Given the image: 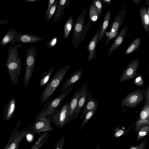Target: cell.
I'll list each match as a JSON object with an SVG mask.
<instances>
[{
  "instance_id": "6da1fadb",
  "label": "cell",
  "mask_w": 149,
  "mask_h": 149,
  "mask_svg": "<svg viewBox=\"0 0 149 149\" xmlns=\"http://www.w3.org/2000/svg\"><path fill=\"white\" fill-rule=\"evenodd\" d=\"M22 46L20 44L13 46H10L8 51L6 65L12 83L15 85L18 83L19 76L21 72V58L17 50Z\"/></svg>"
},
{
  "instance_id": "681fc988",
  "label": "cell",
  "mask_w": 149,
  "mask_h": 149,
  "mask_svg": "<svg viewBox=\"0 0 149 149\" xmlns=\"http://www.w3.org/2000/svg\"><path fill=\"white\" fill-rule=\"evenodd\" d=\"M146 3H147V5H148V6H149V0H146Z\"/></svg>"
},
{
  "instance_id": "7402d4cb",
  "label": "cell",
  "mask_w": 149,
  "mask_h": 149,
  "mask_svg": "<svg viewBox=\"0 0 149 149\" xmlns=\"http://www.w3.org/2000/svg\"><path fill=\"white\" fill-rule=\"evenodd\" d=\"M142 23L146 34L149 33V15L147 12V8L145 7L141 8L139 10Z\"/></svg>"
},
{
  "instance_id": "f907efd6",
  "label": "cell",
  "mask_w": 149,
  "mask_h": 149,
  "mask_svg": "<svg viewBox=\"0 0 149 149\" xmlns=\"http://www.w3.org/2000/svg\"><path fill=\"white\" fill-rule=\"evenodd\" d=\"M93 149H100V148L99 146L98 145L97 146L96 148H95Z\"/></svg>"
},
{
  "instance_id": "52a82bcc",
  "label": "cell",
  "mask_w": 149,
  "mask_h": 149,
  "mask_svg": "<svg viewBox=\"0 0 149 149\" xmlns=\"http://www.w3.org/2000/svg\"><path fill=\"white\" fill-rule=\"evenodd\" d=\"M73 88L71 86L67 90L62 91L57 97L47 103L45 107L42 109L36 118L47 117L52 113L61 103L63 100L70 92Z\"/></svg>"
},
{
  "instance_id": "4316f807",
  "label": "cell",
  "mask_w": 149,
  "mask_h": 149,
  "mask_svg": "<svg viewBox=\"0 0 149 149\" xmlns=\"http://www.w3.org/2000/svg\"><path fill=\"white\" fill-rule=\"evenodd\" d=\"M141 110L137 120H148L149 119V103L145 102Z\"/></svg>"
},
{
  "instance_id": "f546056e",
  "label": "cell",
  "mask_w": 149,
  "mask_h": 149,
  "mask_svg": "<svg viewBox=\"0 0 149 149\" xmlns=\"http://www.w3.org/2000/svg\"><path fill=\"white\" fill-rule=\"evenodd\" d=\"M89 19L91 22H95L99 19L98 11L95 6L91 3L89 11Z\"/></svg>"
},
{
  "instance_id": "7c38bea8",
  "label": "cell",
  "mask_w": 149,
  "mask_h": 149,
  "mask_svg": "<svg viewBox=\"0 0 149 149\" xmlns=\"http://www.w3.org/2000/svg\"><path fill=\"white\" fill-rule=\"evenodd\" d=\"M83 69H79L72 73L62 85L60 91L67 89L78 82L82 78Z\"/></svg>"
},
{
  "instance_id": "1f68e13d",
  "label": "cell",
  "mask_w": 149,
  "mask_h": 149,
  "mask_svg": "<svg viewBox=\"0 0 149 149\" xmlns=\"http://www.w3.org/2000/svg\"><path fill=\"white\" fill-rule=\"evenodd\" d=\"M147 125H149V120H137L135 123V127L134 131L137 134L142 127Z\"/></svg>"
},
{
  "instance_id": "4fadbf2b",
  "label": "cell",
  "mask_w": 149,
  "mask_h": 149,
  "mask_svg": "<svg viewBox=\"0 0 149 149\" xmlns=\"http://www.w3.org/2000/svg\"><path fill=\"white\" fill-rule=\"evenodd\" d=\"M102 26V25L100 26L96 34L87 47V49L89 53V56L87 59L88 61H92L96 57V46Z\"/></svg>"
},
{
  "instance_id": "b9f144b4",
  "label": "cell",
  "mask_w": 149,
  "mask_h": 149,
  "mask_svg": "<svg viewBox=\"0 0 149 149\" xmlns=\"http://www.w3.org/2000/svg\"><path fill=\"white\" fill-rule=\"evenodd\" d=\"M47 140V139H45L42 142H41L40 144L37 146L33 148H30V149H40V148L42 147L44 145Z\"/></svg>"
},
{
  "instance_id": "ba28073f",
  "label": "cell",
  "mask_w": 149,
  "mask_h": 149,
  "mask_svg": "<svg viewBox=\"0 0 149 149\" xmlns=\"http://www.w3.org/2000/svg\"><path fill=\"white\" fill-rule=\"evenodd\" d=\"M54 130L49 120L47 117L36 118L33 124L30 128L31 133L33 135L41 132L52 131Z\"/></svg>"
},
{
  "instance_id": "ee69618b",
  "label": "cell",
  "mask_w": 149,
  "mask_h": 149,
  "mask_svg": "<svg viewBox=\"0 0 149 149\" xmlns=\"http://www.w3.org/2000/svg\"><path fill=\"white\" fill-rule=\"evenodd\" d=\"M102 1L107 5H111L112 1L111 0H102Z\"/></svg>"
},
{
  "instance_id": "74e56055",
  "label": "cell",
  "mask_w": 149,
  "mask_h": 149,
  "mask_svg": "<svg viewBox=\"0 0 149 149\" xmlns=\"http://www.w3.org/2000/svg\"><path fill=\"white\" fill-rule=\"evenodd\" d=\"M65 142L64 135L62 136L61 138L56 142L55 149H63Z\"/></svg>"
},
{
  "instance_id": "ab89813d",
  "label": "cell",
  "mask_w": 149,
  "mask_h": 149,
  "mask_svg": "<svg viewBox=\"0 0 149 149\" xmlns=\"http://www.w3.org/2000/svg\"><path fill=\"white\" fill-rule=\"evenodd\" d=\"M55 1L56 0H50L48 2L47 9L45 14L44 21L45 22H47L49 11L52 7L53 6Z\"/></svg>"
},
{
  "instance_id": "8fae6325",
  "label": "cell",
  "mask_w": 149,
  "mask_h": 149,
  "mask_svg": "<svg viewBox=\"0 0 149 149\" xmlns=\"http://www.w3.org/2000/svg\"><path fill=\"white\" fill-rule=\"evenodd\" d=\"M127 10L126 6L122 7L112 22L109 32L112 33H118L124 21Z\"/></svg>"
},
{
  "instance_id": "e575fe53",
  "label": "cell",
  "mask_w": 149,
  "mask_h": 149,
  "mask_svg": "<svg viewBox=\"0 0 149 149\" xmlns=\"http://www.w3.org/2000/svg\"><path fill=\"white\" fill-rule=\"evenodd\" d=\"M133 83L136 86L143 87L144 83L141 74H137L136 78L133 81Z\"/></svg>"
},
{
  "instance_id": "d590c367",
  "label": "cell",
  "mask_w": 149,
  "mask_h": 149,
  "mask_svg": "<svg viewBox=\"0 0 149 149\" xmlns=\"http://www.w3.org/2000/svg\"><path fill=\"white\" fill-rule=\"evenodd\" d=\"M58 3V0H56L53 6L50 10L48 16L47 22H48L54 15L56 10Z\"/></svg>"
},
{
  "instance_id": "d6986e66",
  "label": "cell",
  "mask_w": 149,
  "mask_h": 149,
  "mask_svg": "<svg viewBox=\"0 0 149 149\" xmlns=\"http://www.w3.org/2000/svg\"><path fill=\"white\" fill-rule=\"evenodd\" d=\"M98 104V101L94 99L92 96L91 93H89L84 105V109L80 116L81 119L84 117L88 111L92 109Z\"/></svg>"
},
{
  "instance_id": "7bdbcfd3",
  "label": "cell",
  "mask_w": 149,
  "mask_h": 149,
  "mask_svg": "<svg viewBox=\"0 0 149 149\" xmlns=\"http://www.w3.org/2000/svg\"><path fill=\"white\" fill-rule=\"evenodd\" d=\"M146 91V93L145 99L146 100V102L149 103V87L148 85V88Z\"/></svg>"
},
{
  "instance_id": "f1b7e54d",
  "label": "cell",
  "mask_w": 149,
  "mask_h": 149,
  "mask_svg": "<svg viewBox=\"0 0 149 149\" xmlns=\"http://www.w3.org/2000/svg\"><path fill=\"white\" fill-rule=\"evenodd\" d=\"M97 105H95L92 109L86 113L84 117V119L79 130H81L85 124L95 115L97 110Z\"/></svg>"
},
{
  "instance_id": "e0dca14e",
  "label": "cell",
  "mask_w": 149,
  "mask_h": 149,
  "mask_svg": "<svg viewBox=\"0 0 149 149\" xmlns=\"http://www.w3.org/2000/svg\"><path fill=\"white\" fill-rule=\"evenodd\" d=\"M70 0H58L57 6L54 15V22L58 21L63 16L64 9L67 7L70 3Z\"/></svg>"
},
{
  "instance_id": "5bb4252c",
  "label": "cell",
  "mask_w": 149,
  "mask_h": 149,
  "mask_svg": "<svg viewBox=\"0 0 149 149\" xmlns=\"http://www.w3.org/2000/svg\"><path fill=\"white\" fill-rule=\"evenodd\" d=\"M16 101L12 98L5 104L3 111L4 119L6 121L9 120L13 116L16 107Z\"/></svg>"
},
{
  "instance_id": "277c9868",
  "label": "cell",
  "mask_w": 149,
  "mask_h": 149,
  "mask_svg": "<svg viewBox=\"0 0 149 149\" xmlns=\"http://www.w3.org/2000/svg\"><path fill=\"white\" fill-rule=\"evenodd\" d=\"M36 50L34 46L27 48L25 63V71L24 79L25 88L28 86L33 73L36 59Z\"/></svg>"
},
{
  "instance_id": "8992f818",
  "label": "cell",
  "mask_w": 149,
  "mask_h": 149,
  "mask_svg": "<svg viewBox=\"0 0 149 149\" xmlns=\"http://www.w3.org/2000/svg\"><path fill=\"white\" fill-rule=\"evenodd\" d=\"M146 91L140 89L134 90L128 93L121 102V107L130 109L136 107L145 98Z\"/></svg>"
},
{
  "instance_id": "836d02e7",
  "label": "cell",
  "mask_w": 149,
  "mask_h": 149,
  "mask_svg": "<svg viewBox=\"0 0 149 149\" xmlns=\"http://www.w3.org/2000/svg\"><path fill=\"white\" fill-rule=\"evenodd\" d=\"M92 3L97 9L99 18L101 15L103 8V5L102 1L101 0H94L93 1Z\"/></svg>"
},
{
  "instance_id": "30bf717a",
  "label": "cell",
  "mask_w": 149,
  "mask_h": 149,
  "mask_svg": "<svg viewBox=\"0 0 149 149\" xmlns=\"http://www.w3.org/2000/svg\"><path fill=\"white\" fill-rule=\"evenodd\" d=\"M88 85L84 84L79 89L80 93L78 103L75 110L71 118V120L75 119L79 115L87 97L89 91L87 89Z\"/></svg>"
},
{
  "instance_id": "bcb514c9",
  "label": "cell",
  "mask_w": 149,
  "mask_h": 149,
  "mask_svg": "<svg viewBox=\"0 0 149 149\" xmlns=\"http://www.w3.org/2000/svg\"><path fill=\"white\" fill-rule=\"evenodd\" d=\"M26 3L34 2L40 0H24Z\"/></svg>"
},
{
  "instance_id": "9c48e42d",
  "label": "cell",
  "mask_w": 149,
  "mask_h": 149,
  "mask_svg": "<svg viewBox=\"0 0 149 149\" xmlns=\"http://www.w3.org/2000/svg\"><path fill=\"white\" fill-rule=\"evenodd\" d=\"M139 64V61L138 59L130 61L123 71L120 77L119 81L123 83L136 77L137 74L136 72Z\"/></svg>"
},
{
  "instance_id": "83f0119b",
  "label": "cell",
  "mask_w": 149,
  "mask_h": 149,
  "mask_svg": "<svg viewBox=\"0 0 149 149\" xmlns=\"http://www.w3.org/2000/svg\"><path fill=\"white\" fill-rule=\"evenodd\" d=\"M54 68V67H53L49 70L45 71L40 81V86H43L48 83Z\"/></svg>"
},
{
  "instance_id": "5b68a950",
  "label": "cell",
  "mask_w": 149,
  "mask_h": 149,
  "mask_svg": "<svg viewBox=\"0 0 149 149\" xmlns=\"http://www.w3.org/2000/svg\"><path fill=\"white\" fill-rule=\"evenodd\" d=\"M61 103L55 110L47 117L50 122L52 123L58 128L63 127L68 123V103H65L61 108H58L62 104Z\"/></svg>"
},
{
  "instance_id": "603a6c76",
  "label": "cell",
  "mask_w": 149,
  "mask_h": 149,
  "mask_svg": "<svg viewBox=\"0 0 149 149\" xmlns=\"http://www.w3.org/2000/svg\"><path fill=\"white\" fill-rule=\"evenodd\" d=\"M111 15V10H109L104 15V21L102 26L97 43L102 40L104 36L110 20Z\"/></svg>"
},
{
  "instance_id": "816d5d0a",
  "label": "cell",
  "mask_w": 149,
  "mask_h": 149,
  "mask_svg": "<svg viewBox=\"0 0 149 149\" xmlns=\"http://www.w3.org/2000/svg\"><path fill=\"white\" fill-rule=\"evenodd\" d=\"M79 149H83V148H82Z\"/></svg>"
},
{
  "instance_id": "60d3db41",
  "label": "cell",
  "mask_w": 149,
  "mask_h": 149,
  "mask_svg": "<svg viewBox=\"0 0 149 149\" xmlns=\"http://www.w3.org/2000/svg\"><path fill=\"white\" fill-rule=\"evenodd\" d=\"M16 134H15V133L13 132L12 134L10 136V138L8 141V142L5 148L4 149H8L10 145L12 143L13 140L14 136Z\"/></svg>"
},
{
  "instance_id": "7dc6e473",
  "label": "cell",
  "mask_w": 149,
  "mask_h": 149,
  "mask_svg": "<svg viewBox=\"0 0 149 149\" xmlns=\"http://www.w3.org/2000/svg\"><path fill=\"white\" fill-rule=\"evenodd\" d=\"M141 1L140 0H132L134 4L136 5H138Z\"/></svg>"
},
{
  "instance_id": "9a60e30c",
  "label": "cell",
  "mask_w": 149,
  "mask_h": 149,
  "mask_svg": "<svg viewBox=\"0 0 149 149\" xmlns=\"http://www.w3.org/2000/svg\"><path fill=\"white\" fill-rule=\"evenodd\" d=\"M45 38L27 34L17 33L16 41L22 44L34 43L44 40Z\"/></svg>"
},
{
  "instance_id": "4dcf8cb0",
  "label": "cell",
  "mask_w": 149,
  "mask_h": 149,
  "mask_svg": "<svg viewBox=\"0 0 149 149\" xmlns=\"http://www.w3.org/2000/svg\"><path fill=\"white\" fill-rule=\"evenodd\" d=\"M149 132V125L145 126L141 128L137 134L136 141L141 140L144 138Z\"/></svg>"
},
{
  "instance_id": "d6a6232c",
  "label": "cell",
  "mask_w": 149,
  "mask_h": 149,
  "mask_svg": "<svg viewBox=\"0 0 149 149\" xmlns=\"http://www.w3.org/2000/svg\"><path fill=\"white\" fill-rule=\"evenodd\" d=\"M49 136V133L48 132H44L42 133L31 148H33L37 146L45 139H48Z\"/></svg>"
},
{
  "instance_id": "c3c4849f",
  "label": "cell",
  "mask_w": 149,
  "mask_h": 149,
  "mask_svg": "<svg viewBox=\"0 0 149 149\" xmlns=\"http://www.w3.org/2000/svg\"><path fill=\"white\" fill-rule=\"evenodd\" d=\"M147 12L148 15H149V6H148V7L147 8Z\"/></svg>"
},
{
  "instance_id": "d4e9b609",
  "label": "cell",
  "mask_w": 149,
  "mask_h": 149,
  "mask_svg": "<svg viewBox=\"0 0 149 149\" xmlns=\"http://www.w3.org/2000/svg\"><path fill=\"white\" fill-rule=\"evenodd\" d=\"M74 23V19L72 16H71L66 22L64 26V37L65 40H67L68 38Z\"/></svg>"
},
{
  "instance_id": "8d00e7d4",
  "label": "cell",
  "mask_w": 149,
  "mask_h": 149,
  "mask_svg": "<svg viewBox=\"0 0 149 149\" xmlns=\"http://www.w3.org/2000/svg\"><path fill=\"white\" fill-rule=\"evenodd\" d=\"M137 146H130L129 149H145L147 145L146 138V137Z\"/></svg>"
},
{
  "instance_id": "7a4b0ae2",
  "label": "cell",
  "mask_w": 149,
  "mask_h": 149,
  "mask_svg": "<svg viewBox=\"0 0 149 149\" xmlns=\"http://www.w3.org/2000/svg\"><path fill=\"white\" fill-rule=\"evenodd\" d=\"M87 10V9L84 8L74 23L72 43L73 47L76 49L84 41L91 26V22L90 19L86 25H84Z\"/></svg>"
},
{
  "instance_id": "2e32d148",
  "label": "cell",
  "mask_w": 149,
  "mask_h": 149,
  "mask_svg": "<svg viewBox=\"0 0 149 149\" xmlns=\"http://www.w3.org/2000/svg\"><path fill=\"white\" fill-rule=\"evenodd\" d=\"M127 27V25L125 26L119 32L109 50L107 54L108 56L110 55L113 51L117 49L122 44L126 36Z\"/></svg>"
},
{
  "instance_id": "484cf974",
  "label": "cell",
  "mask_w": 149,
  "mask_h": 149,
  "mask_svg": "<svg viewBox=\"0 0 149 149\" xmlns=\"http://www.w3.org/2000/svg\"><path fill=\"white\" fill-rule=\"evenodd\" d=\"M135 125V123L128 129L126 130L120 129L119 125L116 126L113 131V137L116 138H119L123 136L127 133Z\"/></svg>"
},
{
  "instance_id": "44dd1931",
  "label": "cell",
  "mask_w": 149,
  "mask_h": 149,
  "mask_svg": "<svg viewBox=\"0 0 149 149\" xmlns=\"http://www.w3.org/2000/svg\"><path fill=\"white\" fill-rule=\"evenodd\" d=\"M31 124L26 129L24 130L19 134H16L13 141L8 149H17L20 142L24 137L27 134L31 133L30 128Z\"/></svg>"
},
{
  "instance_id": "f35d334b",
  "label": "cell",
  "mask_w": 149,
  "mask_h": 149,
  "mask_svg": "<svg viewBox=\"0 0 149 149\" xmlns=\"http://www.w3.org/2000/svg\"><path fill=\"white\" fill-rule=\"evenodd\" d=\"M58 37L56 36H55L48 42L47 44V45L49 47L52 48L56 45Z\"/></svg>"
},
{
  "instance_id": "cb8c5ba5",
  "label": "cell",
  "mask_w": 149,
  "mask_h": 149,
  "mask_svg": "<svg viewBox=\"0 0 149 149\" xmlns=\"http://www.w3.org/2000/svg\"><path fill=\"white\" fill-rule=\"evenodd\" d=\"M141 39L139 37L133 40L127 48L125 54V55L131 54L137 49L141 44Z\"/></svg>"
},
{
  "instance_id": "f6af8a7d",
  "label": "cell",
  "mask_w": 149,
  "mask_h": 149,
  "mask_svg": "<svg viewBox=\"0 0 149 149\" xmlns=\"http://www.w3.org/2000/svg\"><path fill=\"white\" fill-rule=\"evenodd\" d=\"M9 22V20H0V24H6Z\"/></svg>"
},
{
  "instance_id": "3957f363",
  "label": "cell",
  "mask_w": 149,
  "mask_h": 149,
  "mask_svg": "<svg viewBox=\"0 0 149 149\" xmlns=\"http://www.w3.org/2000/svg\"><path fill=\"white\" fill-rule=\"evenodd\" d=\"M70 66V65H68L62 67L56 73L48 83L41 96V104L44 103L53 94L65 76Z\"/></svg>"
},
{
  "instance_id": "ac0fdd59",
  "label": "cell",
  "mask_w": 149,
  "mask_h": 149,
  "mask_svg": "<svg viewBox=\"0 0 149 149\" xmlns=\"http://www.w3.org/2000/svg\"><path fill=\"white\" fill-rule=\"evenodd\" d=\"M18 32L15 29H12L8 31L2 39L0 42L1 46H4L11 42V45H14L16 41V38Z\"/></svg>"
},
{
  "instance_id": "ffe728a7",
  "label": "cell",
  "mask_w": 149,
  "mask_h": 149,
  "mask_svg": "<svg viewBox=\"0 0 149 149\" xmlns=\"http://www.w3.org/2000/svg\"><path fill=\"white\" fill-rule=\"evenodd\" d=\"M80 93V90L79 89L77 91L70 101L68 103V122L71 120V118L77 106Z\"/></svg>"
}]
</instances>
